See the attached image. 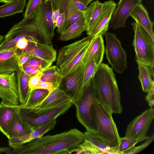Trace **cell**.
Returning a JSON list of instances; mask_svg holds the SVG:
<instances>
[{
	"label": "cell",
	"mask_w": 154,
	"mask_h": 154,
	"mask_svg": "<svg viewBox=\"0 0 154 154\" xmlns=\"http://www.w3.org/2000/svg\"><path fill=\"white\" fill-rule=\"evenodd\" d=\"M42 76V72L39 71L30 77L29 81V85L30 92L35 88L39 84L40 79Z\"/></svg>",
	"instance_id": "36"
},
{
	"label": "cell",
	"mask_w": 154,
	"mask_h": 154,
	"mask_svg": "<svg viewBox=\"0 0 154 154\" xmlns=\"http://www.w3.org/2000/svg\"><path fill=\"white\" fill-rule=\"evenodd\" d=\"M32 131L31 128L22 119L18 109L11 122L8 138L21 136Z\"/></svg>",
	"instance_id": "24"
},
{
	"label": "cell",
	"mask_w": 154,
	"mask_h": 154,
	"mask_svg": "<svg viewBox=\"0 0 154 154\" xmlns=\"http://www.w3.org/2000/svg\"><path fill=\"white\" fill-rule=\"evenodd\" d=\"M19 105L0 103V131L8 138L10 125Z\"/></svg>",
	"instance_id": "20"
},
{
	"label": "cell",
	"mask_w": 154,
	"mask_h": 154,
	"mask_svg": "<svg viewBox=\"0 0 154 154\" xmlns=\"http://www.w3.org/2000/svg\"><path fill=\"white\" fill-rule=\"evenodd\" d=\"M85 30V18L83 16L62 33L59 39L67 41L74 39L80 36Z\"/></svg>",
	"instance_id": "26"
},
{
	"label": "cell",
	"mask_w": 154,
	"mask_h": 154,
	"mask_svg": "<svg viewBox=\"0 0 154 154\" xmlns=\"http://www.w3.org/2000/svg\"><path fill=\"white\" fill-rule=\"evenodd\" d=\"M65 21V17L64 14L62 13H60V14L55 24L56 27H57V31L60 34L62 33V30Z\"/></svg>",
	"instance_id": "41"
},
{
	"label": "cell",
	"mask_w": 154,
	"mask_h": 154,
	"mask_svg": "<svg viewBox=\"0 0 154 154\" xmlns=\"http://www.w3.org/2000/svg\"><path fill=\"white\" fill-rule=\"evenodd\" d=\"M143 139H129L125 137H120L118 147V154H123L125 152L133 148L138 143L144 140Z\"/></svg>",
	"instance_id": "31"
},
{
	"label": "cell",
	"mask_w": 154,
	"mask_h": 154,
	"mask_svg": "<svg viewBox=\"0 0 154 154\" xmlns=\"http://www.w3.org/2000/svg\"><path fill=\"white\" fill-rule=\"evenodd\" d=\"M13 27L32 37L37 43H51L55 28L52 20L50 1L43 2L32 14L24 17Z\"/></svg>",
	"instance_id": "2"
},
{
	"label": "cell",
	"mask_w": 154,
	"mask_h": 154,
	"mask_svg": "<svg viewBox=\"0 0 154 154\" xmlns=\"http://www.w3.org/2000/svg\"><path fill=\"white\" fill-rule=\"evenodd\" d=\"M20 51L15 46L0 51V75L17 72L19 69Z\"/></svg>",
	"instance_id": "17"
},
{
	"label": "cell",
	"mask_w": 154,
	"mask_h": 154,
	"mask_svg": "<svg viewBox=\"0 0 154 154\" xmlns=\"http://www.w3.org/2000/svg\"><path fill=\"white\" fill-rule=\"evenodd\" d=\"M60 14V13L59 10L56 9L53 10L51 9L52 20L55 28L56 27L55 26L56 23Z\"/></svg>",
	"instance_id": "44"
},
{
	"label": "cell",
	"mask_w": 154,
	"mask_h": 154,
	"mask_svg": "<svg viewBox=\"0 0 154 154\" xmlns=\"http://www.w3.org/2000/svg\"><path fill=\"white\" fill-rule=\"evenodd\" d=\"M71 102L69 97L58 87L53 90L40 103L34 107L38 109L56 106Z\"/></svg>",
	"instance_id": "22"
},
{
	"label": "cell",
	"mask_w": 154,
	"mask_h": 154,
	"mask_svg": "<svg viewBox=\"0 0 154 154\" xmlns=\"http://www.w3.org/2000/svg\"><path fill=\"white\" fill-rule=\"evenodd\" d=\"M84 67L81 63L61 78L60 88L69 97L71 103L78 100L82 94Z\"/></svg>",
	"instance_id": "11"
},
{
	"label": "cell",
	"mask_w": 154,
	"mask_h": 154,
	"mask_svg": "<svg viewBox=\"0 0 154 154\" xmlns=\"http://www.w3.org/2000/svg\"><path fill=\"white\" fill-rule=\"evenodd\" d=\"M91 112L96 125V131L114 145L118 146L120 137L112 113L102 102L98 95L93 100Z\"/></svg>",
	"instance_id": "4"
},
{
	"label": "cell",
	"mask_w": 154,
	"mask_h": 154,
	"mask_svg": "<svg viewBox=\"0 0 154 154\" xmlns=\"http://www.w3.org/2000/svg\"><path fill=\"white\" fill-rule=\"evenodd\" d=\"M60 85L51 82H44L39 83L35 89H41L47 90L48 91L49 94L54 89L60 87Z\"/></svg>",
	"instance_id": "37"
},
{
	"label": "cell",
	"mask_w": 154,
	"mask_h": 154,
	"mask_svg": "<svg viewBox=\"0 0 154 154\" xmlns=\"http://www.w3.org/2000/svg\"><path fill=\"white\" fill-rule=\"evenodd\" d=\"M51 0H44V2H47L50 1Z\"/></svg>",
	"instance_id": "50"
},
{
	"label": "cell",
	"mask_w": 154,
	"mask_h": 154,
	"mask_svg": "<svg viewBox=\"0 0 154 154\" xmlns=\"http://www.w3.org/2000/svg\"><path fill=\"white\" fill-rule=\"evenodd\" d=\"M98 68V66L93 60L90 61L85 65L83 76V87L88 84L94 77Z\"/></svg>",
	"instance_id": "30"
},
{
	"label": "cell",
	"mask_w": 154,
	"mask_h": 154,
	"mask_svg": "<svg viewBox=\"0 0 154 154\" xmlns=\"http://www.w3.org/2000/svg\"><path fill=\"white\" fill-rule=\"evenodd\" d=\"M25 73L30 77L43 69L41 67L38 66H28L22 67Z\"/></svg>",
	"instance_id": "39"
},
{
	"label": "cell",
	"mask_w": 154,
	"mask_h": 154,
	"mask_svg": "<svg viewBox=\"0 0 154 154\" xmlns=\"http://www.w3.org/2000/svg\"><path fill=\"white\" fill-rule=\"evenodd\" d=\"M83 141L70 151V153L89 154H118V147L97 131L86 130Z\"/></svg>",
	"instance_id": "9"
},
{
	"label": "cell",
	"mask_w": 154,
	"mask_h": 154,
	"mask_svg": "<svg viewBox=\"0 0 154 154\" xmlns=\"http://www.w3.org/2000/svg\"><path fill=\"white\" fill-rule=\"evenodd\" d=\"M5 38V36L2 35H1L0 34V46L2 45V44L4 39Z\"/></svg>",
	"instance_id": "49"
},
{
	"label": "cell",
	"mask_w": 154,
	"mask_h": 154,
	"mask_svg": "<svg viewBox=\"0 0 154 154\" xmlns=\"http://www.w3.org/2000/svg\"><path fill=\"white\" fill-rule=\"evenodd\" d=\"M98 95L93 78L88 84L84 86L80 98L72 102L76 107L78 121L87 130L97 131L96 125L92 116L91 108L94 99Z\"/></svg>",
	"instance_id": "8"
},
{
	"label": "cell",
	"mask_w": 154,
	"mask_h": 154,
	"mask_svg": "<svg viewBox=\"0 0 154 154\" xmlns=\"http://www.w3.org/2000/svg\"><path fill=\"white\" fill-rule=\"evenodd\" d=\"M92 38L88 35L62 47L57 57V66L60 69L61 78L81 63L82 60Z\"/></svg>",
	"instance_id": "6"
},
{
	"label": "cell",
	"mask_w": 154,
	"mask_h": 154,
	"mask_svg": "<svg viewBox=\"0 0 154 154\" xmlns=\"http://www.w3.org/2000/svg\"><path fill=\"white\" fill-rule=\"evenodd\" d=\"M104 35L106 59L113 69L118 73H122L127 68L126 52L115 34L106 32Z\"/></svg>",
	"instance_id": "10"
},
{
	"label": "cell",
	"mask_w": 154,
	"mask_h": 154,
	"mask_svg": "<svg viewBox=\"0 0 154 154\" xmlns=\"http://www.w3.org/2000/svg\"><path fill=\"white\" fill-rule=\"evenodd\" d=\"M75 4L78 8L81 11L84 12L86 9V6L83 3L79 0H73Z\"/></svg>",
	"instance_id": "45"
},
{
	"label": "cell",
	"mask_w": 154,
	"mask_h": 154,
	"mask_svg": "<svg viewBox=\"0 0 154 154\" xmlns=\"http://www.w3.org/2000/svg\"><path fill=\"white\" fill-rule=\"evenodd\" d=\"M26 0H15L0 6V17L13 15L23 12Z\"/></svg>",
	"instance_id": "28"
},
{
	"label": "cell",
	"mask_w": 154,
	"mask_h": 154,
	"mask_svg": "<svg viewBox=\"0 0 154 154\" xmlns=\"http://www.w3.org/2000/svg\"><path fill=\"white\" fill-rule=\"evenodd\" d=\"M134 31L133 45L135 60L150 67L154 66V41L148 32L136 22L131 24Z\"/></svg>",
	"instance_id": "7"
},
{
	"label": "cell",
	"mask_w": 154,
	"mask_h": 154,
	"mask_svg": "<svg viewBox=\"0 0 154 154\" xmlns=\"http://www.w3.org/2000/svg\"><path fill=\"white\" fill-rule=\"evenodd\" d=\"M48 94V91L46 90L35 89L30 92L28 98L23 105L27 107H33L42 101Z\"/></svg>",
	"instance_id": "29"
},
{
	"label": "cell",
	"mask_w": 154,
	"mask_h": 154,
	"mask_svg": "<svg viewBox=\"0 0 154 154\" xmlns=\"http://www.w3.org/2000/svg\"><path fill=\"white\" fill-rule=\"evenodd\" d=\"M93 79L102 102L112 114L121 113L123 108L120 92L112 69L107 64L101 63Z\"/></svg>",
	"instance_id": "3"
},
{
	"label": "cell",
	"mask_w": 154,
	"mask_h": 154,
	"mask_svg": "<svg viewBox=\"0 0 154 154\" xmlns=\"http://www.w3.org/2000/svg\"><path fill=\"white\" fill-rule=\"evenodd\" d=\"M84 138V133L73 128L33 139L6 154H70V151L81 143Z\"/></svg>",
	"instance_id": "1"
},
{
	"label": "cell",
	"mask_w": 154,
	"mask_h": 154,
	"mask_svg": "<svg viewBox=\"0 0 154 154\" xmlns=\"http://www.w3.org/2000/svg\"><path fill=\"white\" fill-rule=\"evenodd\" d=\"M83 3L86 6L92 1L94 0H79Z\"/></svg>",
	"instance_id": "47"
},
{
	"label": "cell",
	"mask_w": 154,
	"mask_h": 154,
	"mask_svg": "<svg viewBox=\"0 0 154 154\" xmlns=\"http://www.w3.org/2000/svg\"><path fill=\"white\" fill-rule=\"evenodd\" d=\"M15 0H0V2L8 3L14 1Z\"/></svg>",
	"instance_id": "48"
},
{
	"label": "cell",
	"mask_w": 154,
	"mask_h": 154,
	"mask_svg": "<svg viewBox=\"0 0 154 154\" xmlns=\"http://www.w3.org/2000/svg\"><path fill=\"white\" fill-rule=\"evenodd\" d=\"M154 119V109L150 107L136 116L128 124L125 137L131 139L146 140L149 137L146 135Z\"/></svg>",
	"instance_id": "12"
},
{
	"label": "cell",
	"mask_w": 154,
	"mask_h": 154,
	"mask_svg": "<svg viewBox=\"0 0 154 154\" xmlns=\"http://www.w3.org/2000/svg\"><path fill=\"white\" fill-rule=\"evenodd\" d=\"M105 52L104 40L102 36L93 37L91 39L88 48L81 61V64L85 65L93 60L98 66L102 63Z\"/></svg>",
	"instance_id": "18"
},
{
	"label": "cell",
	"mask_w": 154,
	"mask_h": 154,
	"mask_svg": "<svg viewBox=\"0 0 154 154\" xmlns=\"http://www.w3.org/2000/svg\"><path fill=\"white\" fill-rule=\"evenodd\" d=\"M61 78L60 73H58L49 77H45L42 76L40 79L39 83L44 82H49L60 85Z\"/></svg>",
	"instance_id": "35"
},
{
	"label": "cell",
	"mask_w": 154,
	"mask_h": 154,
	"mask_svg": "<svg viewBox=\"0 0 154 154\" xmlns=\"http://www.w3.org/2000/svg\"><path fill=\"white\" fill-rule=\"evenodd\" d=\"M29 54L52 63L56 60L57 54L52 43L43 44L31 42L29 43L27 47L21 54Z\"/></svg>",
	"instance_id": "19"
},
{
	"label": "cell",
	"mask_w": 154,
	"mask_h": 154,
	"mask_svg": "<svg viewBox=\"0 0 154 154\" xmlns=\"http://www.w3.org/2000/svg\"><path fill=\"white\" fill-rule=\"evenodd\" d=\"M16 72L19 103L20 105H23L26 102L30 93L29 85L30 77L25 73L21 67Z\"/></svg>",
	"instance_id": "23"
},
{
	"label": "cell",
	"mask_w": 154,
	"mask_h": 154,
	"mask_svg": "<svg viewBox=\"0 0 154 154\" xmlns=\"http://www.w3.org/2000/svg\"><path fill=\"white\" fill-rule=\"evenodd\" d=\"M145 99L150 107H153L154 105V83L147 92Z\"/></svg>",
	"instance_id": "40"
},
{
	"label": "cell",
	"mask_w": 154,
	"mask_h": 154,
	"mask_svg": "<svg viewBox=\"0 0 154 154\" xmlns=\"http://www.w3.org/2000/svg\"><path fill=\"white\" fill-rule=\"evenodd\" d=\"M130 16L148 32L154 41L153 30L154 22L150 20L146 9L142 3L135 7Z\"/></svg>",
	"instance_id": "21"
},
{
	"label": "cell",
	"mask_w": 154,
	"mask_h": 154,
	"mask_svg": "<svg viewBox=\"0 0 154 154\" xmlns=\"http://www.w3.org/2000/svg\"><path fill=\"white\" fill-rule=\"evenodd\" d=\"M44 0H29L24 14V17L32 14L41 5Z\"/></svg>",
	"instance_id": "33"
},
{
	"label": "cell",
	"mask_w": 154,
	"mask_h": 154,
	"mask_svg": "<svg viewBox=\"0 0 154 154\" xmlns=\"http://www.w3.org/2000/svg\"><path fill=\"white\" fill-rule=\"evenodd\" d=\"M117 4L114 1L109 0L103 3L100 13L94 24L87 34L93 37L102 36L107 32L113 11Z\"/></svg>",
	"instance_id": "16"
},
{
	"label": "cell",
	"mask_w": 154,
	"mask_h": 154,
	"mask_svg": "<svg viewBox=\"0 0 154 154\" xmlns=\"http://www.w3.org/2000/svg\"><path fill=\"white\" fill-rule=\"evenodd\" d=\"M0 98L5 104L19 105L16 72L0 75Z\"/></svg>",
	"instance_id": "13"
},
{
	"label": "cell",
	"mask_w": 154,
	"mask_h": 154,
	"mask_svg": "<svg viewBox=\"0 0 154 154\" xmlns=\"http://www.w3.org/2000/svg\"><path fill=\"white\" fill-rule=\"evenodd\" d=\"M72 104L68 102L56 106L39 109L19 105L18 110L23 120L33 131L56 120L66 112Z\"/></svg>",
	"instance_id": "5"
},
{
	"label": "cell",
	"mask_w": 154,
	"mask_h": 154,
	"mask_svg": "<svg viewBox=\"0 0 154 154\" xmlns=\"http://www.w3.org/2000/svg\"><path fill=\"white\" fill-rule=\"evenodd\" d=\"M103 3L97 0L91 3L84 12L86 30L88 32L94 25L101 10Z\"/></svg>",
	"instance_id": "25"
},
{
	"label": "cell",
	"mask_w": 154,
	"mask_h": 154,
	"mask_svg": "<svg viewBox=\"0 0 154 154\" xmlns=\"http://www.w3.org/2000/svg\"><path fill=\"white\" fill-rule=\"evenodd\" d=\"M11 150V148L9 147H0V154L3 153L6 154L8 152Z\"/></svg>",
	"instance_id": "46"
},
{
	"label": "cell",
	"mask_w": 154,
	"mask_h": 154,
	"mask_svg": "<svg viewBox=\"0 0 154 154\" xmlns=\"http://www.w3.org/2000/svg\"><path fill=\"white\" fill-rule=\"evenodd\" d=\"M42 76L49 77L58 73H60V69L57 66H53L47 68L43 69L40 71Z\"/></svg>",
	"instance_id": "38"
},
{
	"label": "cell",
	"mask_w": 154,
	"mask_h": 154,
	"mask_svg": "<svg viewBox=\"0 0 154 154\" xmlns=\"http://www.w3.org/2000/svg\"><path fill=\"white\" fill-rule=\"evenodd\" d=\"M51 9H57L63 13L65 21L62 33L83 16L84 12L77 7L73 0H51Z\"/></svg>",
	"instance_id": "15"
},
{
	"label": "cell",
	"mask_w": 154,
	"mask_h": 154,
	"mask_svg": "<svg viewBox=\"0 0 154 154\" xmlns=\"http://www.w3.org/2000/svg\"><path fill=\"white\" fill-rule=\"evenodd\" d=\"M154 140V134H153L146 139L142 144L137 146H134L129 150L125 152L123 154H134L138 153L144 150L149 146Z\"/></svg>",
	"instance_id": "34"
},
{
	"label": "cell",
	"mask_w": 154,
	"mask_h": 154,
	"mask_svg": "<svg viewBox=\"0 0 154 154\" xmlns=\"http://www.w3.org/2000/svg\"><path fill=\"white\" fill-rule=\"evenodd\" d=\"M137 64L139 70L138 78L140 82L143 91L147 93L154 83V67H150L142 63Z\"/></svg>",
	"instance_id": "27"
},
{
	"label": "cell",
	"mask_w": 154,
	"mask_h": 154,
	"mask_svg": "<svg viewBox=\"0 0 154 154\" xmlns=\"http://www.w3.org/2000/svg\"><path fill=\"white\" fill-rule=\"evenodd\" d=\"M32 57L33 56L31 55L26 54H23L20 55L19 59L20 67H22L24 64Z\"/></svg>",
	"instance_id": "43"
},
{
	"label": "cell",
	"mask_w": 154,
	"mask_h": 154,
	"mask_svg": "<svg viewBox=\"0 0 154 154\" xmlns=\"http://www.w3.org/2000/svg\"><path fill=\"white\" fill-rule=\"evenodd\" d=\"M29 43V42L25 38H23L18 41L17 43L15 46L20 51L21 54L22 52L26 49Z\"/></svg>",
	"instance_id": "42"
},
{
	"label": "cell",
	"mask_w": 154,
	"mask_h": 154,
	"mask_svg": "<svg viewBox=\"0 0 154 154\" xmlns=\"http://www.w3.org/2000/svg\"><path fill=\"white\" fill-rule=\"evenodd\" d=\"M52 63L33 56L24 64L22 67L28 66H38L44 69L51 66Z\"/></svg>",
	"instance_id": "32"
},
{
	"label": "cell",
	"mask_w": 154,
	"mask_h": 154,
	"mask_svg": "<svg viewBox=\"0 0 154 154\" xmlns=\"http://www.w3.org/2000/svg\"><path fill=\"white\" fill-rule=\"evenodd\" d=\"M142 0H119L114 10L109 26L113 29L126 27L127 18L135 7L141 4Z\"/></svg>",
	"instance_id": "14"
}]
</instances>
